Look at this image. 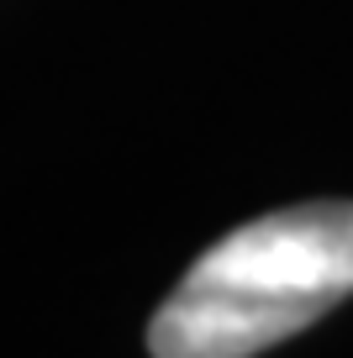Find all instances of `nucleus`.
<instances>
[{"instance_id": "1", "label": "nucleus", "mask_w": 353, "mask_h": 358, "mask_svg": "<svg viewBox=\"0 0 353 358\" xmlns=\"http://www.w3.org/2000/svg\"><path fill=\"white\" fill-rule=\"evenodd\" d=\"M348 295L353 201L285 206L227 232L190 264L148 322V353L248 358L296 337Z\"/></svg>"}]
</instances>
